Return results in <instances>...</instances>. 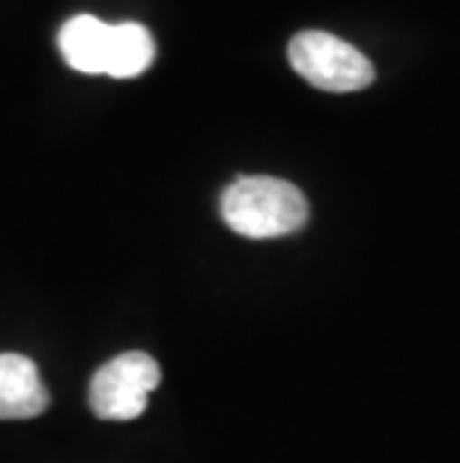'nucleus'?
Wrapping results in <instances>:
<instances>
[{
  "instance_id": "nucleus-2",
  "label": "nucleus",
  "mask_w": 460,
  "mask_h": 463,
  "mask_svg": "<svg viewBox=\"0 0 460 463\" xmlns=\"http://www.w3.org/2000/svg\"><path fill=\"white\" fill-rule=\"evenodd\" d=\"M290 66L326 93H356L374 84V63L344 39L326 31H302L290 39Z\"/></svg>"
},
{
  "instance_id": "nucleus-3",
  "label": "nucleus",
  "mask_w": 460,
  "mask_h": 463,
  "mask_svg": "<svg viewBox=\"0 0 460 463\" xmlns=\"http://www.w3.org/2000/svg\"><path fill=\"white\" fill-rule=\"evenodd\" d=\"M162 383V368L150 353L132 350L105 362L90 380V410L105 421L144 416L150 392Z\"/></svg>"
},
{
  "instance_id": "nucleus-4",
  "label": "nucleus",
  "mask_w": 460,
  "mask_h": 463,
  "mask_svg": "<svg viewBox=\"0 0 460 463\" xmlns=\"http://www.w3.org/2000/svg\"><path fill=\"white\" fill-rule=\"evenodd\" d=\"M48 403L52 398L39 380L36 362L22 353H0V419H36Z\"/></svg>"
},
{
  "instance_id": "nucleus-1",
  "label": "nucleus",
  "mask_w": 460,
  "mask_h": 463,
  "mask_svg": "<svg viewBox=\"0 0 460 463\" xmlns=\"http://www.w3.org/2000/svg\"><path fill=\"white\" fill-rule=\"evenodd\" d=\"M224 224L246 240H276L308 224V201L278 176H239L221 192Z\"/></svg>"
},
{
  "instance_id": "nucleus-6",
  "label": "nucleus",
  "mask_w": 460,
  "mask_h": 463,
  "mask_svg": "<svg viewBox=\"0 0 460 463\" xmlns=\"http://www.w3.org/2000/svg\"><path fill=\"white\" fill-rule=\"evenodd\" d=\"M155 43L144 24L123 22L114 24L111 57H108V72L111 78H135L153 66Z\"/></svg>"
},
{
  "instance_id": "nucleus-5",
  "label": "nucleus",
  "mask_w": 460,
  "mask_h": 463,
  "mask_svg": "<svg viewBox=\"0 0 460 463\" xmlns=\"http://www.w3.org/2000/svg\"><path fill=\"white\" fill-rule=\"evenodd\" d=\"M114 24H105L96 15H75L61 31V54L75 72L105 75L111 57Z\"/></svg>"
}]
</instances>
